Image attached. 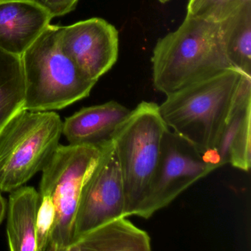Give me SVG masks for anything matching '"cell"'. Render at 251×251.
Here are the masks:
<instances>
[{
    "label": "cell",
    "mask_w": 251,
    "mask_h": 251,
    "mask_svg": "<svg viewBox=\"0 0 251 251\" xmlns=\"http://www.w3.org/2000/svg\"><path fill=\"white\" fill-rule=\"evenodd\" d=\"M152 65L154 87L166 95L233 69L220 23L187 15L157 42Z\"/></svg>",
    "instance_id": "6da1fadb"
},
{
    "label": "cell",
    "mask_w": 251,
    "mask_h": 251,
    "mask_svg": "<svg viewBox=\"0 0 251 251\" xmlns=\"http://www.w3.org/2000/svg\"><path fill=\"white\" fill-rule=\"evenodd\" d=\"M244 73L230 69L170 95L159 106L169 128L202 155L217 146Z\"/></svg>",
    "instance_id": "7a4b0ae2"
},
{
    "label": "cell",
    "mask_w": 251,
    "mask_h": 251,
    "mask_svg": "<svg viewBox=\"0 0 251 251\" xmlns=\"http://www.w3.org/2000/svg\"><path fill=\"white\" fill-rule=\"evenodd\" d=\"M25 83V110H61L87 98L97 80L63 51L59 26L50 24L21 56Z\"/></svg>",
    "instance_id": "3957f363"
},
{
    "label": "cell",
    "mask_w": 251,
    "mask_h": 251,
    "mask_svg": "<svg viewBox=\"0 0 251 251\" xmlns=\"http://www.w3.org/2000/svg\"><path fill=\"white\" fill-rule=\"evenodd\" d=\"M63 122L54 111L23 110L0 131V191L11 192L42 172L59 146Z\"/></svg>",
    "instance_id": "277c9868"
},
{
    "label": "cell",
    "mask_w": 251,
    "mask_h": 251,
    "mask_svg": "<svg viewBox=\"0 0 251 251\" xmlns=\"http://www.w3.org/2000/svg\"><path fill=\"white\" fill-rule=\"evenodd\" d=\"M167 128L158 104L143 101L132 110L113 139L124 183L125 217L137 215L146 198Z\"/></svg>",
    "instance_id": "5b68a950"
},
{
    "label": "cell",
    "mask_w": 251,
    "mask_h": 251,
    "mask_svg": "<svg viewBox=\"0 0 251 251\" xmlns=\"http://www.w3.org/2000/svg\"><path fill=\"white\" fill-rule=\"evenodd\" d=\"M101 153L98 147L60 145L42 170L39 194L50 195L55 209L47 251H70L82 188Z\"/></svg>",
    "instance_id": "8992f818"
},
{
    "label": "cell",
    "mask_w": 251,
    "mask_h": 251,
    "mask_svg": "<svg viewBox=\"0 0 251 251\" xmlns=\"http://www.w3.org/2000/svg\"><path fill=\"white\" fill-rule=\"evenodd\" d=\"M214 170L216 167L190 142L168 127L148 195L136 216L150 218Z\"/></svg>",
    "instance_id": "52a82bcc"
},
{
    "label": "cell",
    "mask_w": 251,
    "mask_h": 251,
    "mask_svg": "<svg viewBox=\"0 0 251 251\" xmlns=\"http://www.w3.org/2000/svg\"><path fill=\"white\" fill-rule=\"evenodd\" d=\"M125 209L123 176L111 141L102 147L100 158L82 188L73 227V244L94 229L125 217Z\"/></svg>",
    "instance_id": "ba28073f"
},
{
    "label": "cell",
    "mask_w": 251,
    "mask_h": 251,
    "mask_svg": "<svg viewBox=\"0 0 251 251\" xmlns=\"http://www.w3.org/2000/svg\"><path fill=\"white\" fill-rule=\"evenodd\" d=\"M59 42L77 67L97 81L118 59V30L103 19L91 18L59 26Z\"/></svg>",
    "instance_id": "9c48e42d"
},
{
    "label": "cell",
    "mask_w": 251,
    "mask_h": 251,
    "mask_svg": "<svg viewBox=\"0 0 251 251\" xmlns=\"http://www.w3.org/2000/svg\"><path fill=\"white\" fill-rule=\"evenodd\" d=\"M251 77L242 75L224 128L215 150L203 155L219 168L230 164L243 171L251 166Z\"/></svg>",
    "instance_id": "30bf717a"
},
{
    "label": "cell",
    "mask_w": 251,
    "mask_h": 251,
    "mask_svg": "<svg viewBox=\"0 0 251 251\" xmlns=\"http://www.w3.org/2000/svg\"><path fill=\"white\" fill-rule=\"evenodd\" d=\"M52 19L32 0H0V48L21 57Z\"/></svg>",
    "instance_id": "8fae6325"
},
{
    "label": "cell",
    "mask_w": 251,
    "mask_h": 251,
    "mask_svg": "<svg viewBox=\"0 0 251 251\" xmlns=\"http://www.w3.org/2000/svg\"><path fill=\"white\" fill-rule=\"evenodd\" d=\"M131 110L116 101L81 108L63 122L70 145L102 148L111 142Z\"/></svg>",
    "instance_id": "7c38bea8"
},
{
    "label": "cell",
    "mask_w": 251,
    "mask_h": 251,
    "mask_svg": "<svg viewBox=\"0 0 251 251\" xmlns=\"http://www.w3.org/2000/svg\"><path fill=\"white\" fill-rule=\"evenodd\" d=\"M7 237L12 251H37L36 220L40 195L34 187L22 186L10 192Z\"/></svg>",
    "instance_id": "4fadbf2b"
},
{
    "label": "cell",
    "mask_w": 251,
    "mask_h": 251,
    "mask_svg": "<svg viewBox=\"0 0 251 251\" xmlns=\"http://www.w3.org/2000/svg\"><path fill=\"white\" fill-rule=\"evenodd\" d=\"M151 237L126 217L111 220L76 241L70 251H150Z\"/></svg>",
    "instance_id": "5bb4252c"
},
{
    "label": "cell",
    "mask_w": 251,
    "mask_h": 251,
    "mask_svg": "<svg viewBox=\"0 0 251 251\" xmlns=\"http://www.w3.org/2000/svg\"><path fill=\"white\" fill-rule=\"evenodd\" d=\"M220 25L229 61L233 68L251 77V3Z\"/></svg>",
    "instance_id": "9a60e30c"
},
{
    "label": "cell",
    "mask_w": 251,
    "mask_h": 251,
    "mask_svg": "<svg viewBox=\"0 0 251 251\" xmlns=\"http://www.w3.org/2000/svg\"><path fill=\"white\" fill-rule=\"evenodd\" d=\"M25 83L21 57L0 48V131L25 109Z\"/></svg>",
    "instance_id": "2e32d148"
},
{
    "label": "cell",
    "mask_w": 251,
    "mask_h": 251,
    "mask_svg": "<svg viewBox=\"0 0 251 251\" xmlns=\"http://www.w3.org/2000/svg\"><path fill=\"white\" fill-rule=\"evenodd\" d=\"M251 0H189L186 15L213 23H221Z\"/></svg>",
    "instance_id": "e0dca14e"
},
{
    "label": "cell",
    "mask_w": 251,
    "mask_h": 251,
    "mask_svg": "<svg viewBox=\"0 0 251 251\" xmlns=\"http://www.w3.org/2000/svg\"><path fill=\"white\" fill-rule=\"evenodd\" d=\"M39 195L40 202L36 220V244L37 251H47L55 222V205L50 195Z\"/></svg>",
    "instance_id": "ac0fdd59"
},
{
    "label": "cell",
    "mask_w": 251,
    "mask_h": 251,
    "mask_svg": "<svg viewBox=\"0 0 251 251\" xmlns=\"http://www.w3.org/2000/svg\"><path fill=\"white\" fill-rule=\"evenodd\" d=\"M45 8L52 17H63L75 9L79 0H32Z\"/></svg>",
    "instance_id": "d6986e66"
},
{
    "label": "cell",
    "mask_w": 251,
    "mask_h": 251,
    "mask_svg": "<svg viewBox=\"0 0 251 251\" xmlns=\"http://www.w3.org/2000/svg\"><path fill=\"white\" fill-rule=\"evenodd\" d=\"M8 203L5 198L0 194V225L2 224L6 215Z\"/></svg>",
    "instance_id": "ffe728a7"
},
{
    "label": "cell",
    "mask_w": 251,
    "mask_h": 251,
    "mask_svg": "<svg viewBox=\"0 0 251 251\" xmlns=\"http://www.w3.org/2000/svg\"><path fill=\"white\" fill-rule=\"evenodd\" d=\"M158 2H161L162 4L167 3V2H170L171 0H158Z\"/></svg>",
    "instance_id": "44dd1931"
}]
</instances>
